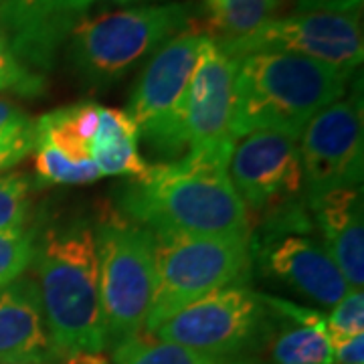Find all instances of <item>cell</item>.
<instances>
[{"instance_id": "cell-1", "label": "cell", "mask_w": 364, "mask_h": 364, "mask_svg": "<svg viewBox=\"0 0 364 364\" xmlns=\"http://www.w3.org/2000/svg\"><path fill=\"white\" fill-rule=\"evenodd\" d=\"M229 154L152 164L119 193V213L156 235H245L251 223L229 178Z\"/></svg>"}, {"instance_id": "cell-2", "label": "cell", "mask_w": 364, "mask_h": 364, "mask_svg": "<svg viewBox=\"0 0 364 364\" xmlns=\"http://www.w3.org/2000/svg\"><path fill=\"white\" fill-rule=\"evenodd\" d=\"M35 286L61 360L107 348L95 231L83 219L47 227L35 243Z\"/></svg>"}, {"instance_id": "cell-3", "label": "cell", "mask_w": 364, "mask_h": 364, "mask_svg": "<svg viewBox=\"0 0 364 364\" xmlns=\"http://www.w3.org/2000/svg\"><path fill=\"white\" fill-rule=\"evenodd\" d=\"M354 71L289 53L237 57L231 140L272 130L299 138L320 109L344 97Z\"/></svg>"}, {"instance_id": "cell-4", "label": "cell", "mask_w": 364, "mask_h": 364, "mask_svg": "<svg viewBox=\"0 0 364 364\" xmlns=\"http://www.w3.org/2000/svg\"><path fill=\"white\" fill-rule=\"evenodd\" d=\"M198 13L193 2H164L79 16L67 37L69 67L83 90H109L164 43L193 28Z\"/></svg>"}, {"instance_id": "cell-5", "label": "cell", "mask_w": 364, "mask_h": 364, "mask_svg": "<svg viewBox=\"0 0 364 364\" xmlns=\"http://www.w3.org/2000/svg\"><path fill=\"white\" fill-rule=\"evenodd\" d=\"M154 235V296L144 332L152 334L182 308L225 286L247 282L251 237Z\"/></svg>"}, {"instance_id": "cell-6", "label": "cell", "mask_w": 364, "mask_h": 364, "mask_svg": "<svg viewBox=\"0 0 364 364\" xmlns=\"http://www.w3.org/2000/svg\"><path fill=\"white\" fill-rule=\"evenodd\" d=\"M95 251L107 346L144 332L154 296V235L119 210L97 223Z\"/></svg>"}, {"instance_id": "cell-7", "label": "cell", "mask_w": 364, "mask_h": 364, "mask_svg": "<svg viewBox=\"0 0 364 364\" xmlns=\"http://www.w3.org/2000/svg\"><path fill=\"white\" fill-rule=\"evenodd\" d=\"M275 322L263 294L237 282L188 304L150 336L210 356L245 358L265 348Z\"/></svg>"}, {"instance_id": "cell-8", "label": "cell", "mask_w": 364, "mask_h": 364, "mask_svg": "<svg viewBox=\"0 0 364 364\" xmlns=\"http://www.w3.org/2000/svg\"><path fill=\"white\" fill-rule=\"evenodd\" d=\"M251 261L273 282L294 289L322 308H332L350 286L316 235L306 200L261 219L251 233Z\"/></svg>"}, {"instance_id": "cell-9", "label": "cell", "mask_w": 364, "mask_h": 364, "mask_svg": "<svg viewBox=\"0 0 364 364\" xmlns=\"http://www.w3.org/2000/svg\"><path fill=\"white\" fill-rule=\"evenodd\" d=\"M203 33L195 26L182 31L158 49L136 79L128 114L140 130V140L164 158L176 160L186 152L184 100L198 59Z\"/></svg>"}, {"instance_id": "cell-10", "label": "cell", "mask_w": 364, "mask_h": 364, "mask_svg": "<svg viewBox=\"0 0 364 364\" xmlns=\"http://www.w3.org/2000/svg\"><path fill=\"white\" fill-rule=\"evenodd\" d=\"M219 45L231 57L259 51L289 53L356 71L364 55L363 18L346 13H294L267 21L243 39L219 41Z\"/></svg>"}, {"instance_id": "cell-11", "label": "cell", "mask_w": 364, "mask_h": 364, "mask_svg": "<svg viewBox=\"0 0 364 364\" xmlns=\"http://www.w3.org/2000/svg\"><path fill=\"white\" fill-rule=\"evenodd\" d=\"M229 178L249 219L251 215L263 219L298 203L304 198L298 138L272 130L241 136L231 146Z\"/></svg>"}, {"instance_id": "cell-12", "label": "cell", "mask_w": 364, "mask_h": 364, "mask_svg": "<svg viewBox=\"0 0 364 364\" xmlns=\"http://www.w3.org/2000/svg\"><path fill=\"white\" fill-rule=\"evenodd\" d=\"M304 198L363 186L364 128L360 97H340L308 122L298 138Z\"/></svg>"}, {"instance_id": "cell-13", "label": "cell", "mask_w": 364, "mask_h": 364, "mask_svg": "<svg viewBox=\"0 0 364 364\" xmlns=\"http://www.w3.org/2000/svg\"><path fill=\"white\" fill-rule=\"evenodd\" d=\"M237 57L223 51L213 35H203L195 71L184 100V140L188 154L231 150V114ZM184 152V154H186Z\"/></svg>"}, {"instance_id": "cell-14", "label": "cell", "mask_w": 364, "mask_h": 364, "mask_svg": "<svg viewBox=\"0 0 364 364\" xmlns=\"http://www.w3.org/2000/svg\"><path fill=\"white\" fill-rule=\"evenodd\" d=\"M85 9L87 0H0V28L23 65L51 69Z\"/></svg>"}, {"instance_id": "cell-15", "label": "cell", "mask_w": 364, "mask_h": 364, "mask_svg": "<svg viewBox=\"0 0 364 364\" xmlns=\"http://www.w3.org/2000/svg\"><path fill=\"white\" fill-rule=\"evenodd\" d=\"M316 235L350 289L364 286L363 186H342L306 200Z\"/></svg>"}, {"instance_id": "cell-16", "label": "cell", "mask_w": 364, "mask_h": 364, "mask_svg": "<svg viewBox=\"0 0 364 364\" xmlns=\"http://www.w3.org/2000/svg\"><path fill=\"white\" fill-rule=\"evenodd\" d=\"M61 360L43 318L35 279L21 277L0 289V363Z\"/></svg>"}, {"instance_id": "cell-17", "label": "cell", "mask_w": 364, "mask_h": 364, "mask_svg": "<svg viewBox=\"0 0 364 364\" xmlns=\"http://www.w3.org/2000/svg\"><path fill=\"white\" fill-rule=\"evenodd\" d=\"M102 104H81L57 107L35 122V142L51 146L71 162H91V140L100 128Z\"/></svg>"}, {"instance_id": "cell-18", "label": "cell", "mask_w": 364, "mask_h": 364, "mask_svg": "<svg viewBox=\"0 0 364 364\" xmlns=\"http://www.w3.org/2000/svg\"><path fill=\"white\" fill-rule=\"evenodd\" d=\"M277 316V314H275ZM272 364H332L334 348L320 330L277 316L265 342Z\"/></svg>"}, {"instance_id": "cell-19", "label": "cell", "mask_w": 364, "mask_h": 364, "mask_svg": "<svg viewBox=\"0 0 364 364\" xmlns=\"http://www.w3.org/2000/svg\"><path fill=\"white\" fill-rule=\"evenodd\" d=\"M114 364H263L257 356L223 358L168 344L150 334H138L114 348Z\"/></svg>"}, {"instance_id": "cell-20", "label": "cell", "mask_w": 364, "mask_h": 364, "mask_svg": "<svg viewBox=\"0 0 364 364\" xmlns=\"http://www.w3.org/2000/svg\"><path fill=\"white\" fill-rule=\"evenodd\" d=\"M282 0H205L208 28L217 41H239L272 21Z\"/></svg>"}, {"instance_id": "cell-21", "label": "cell", "mask_w": 364, "mask_h": 364, "mask_svg": "<svg viewBox=\"0 0 364 364\" xmlns=\"http://www.w3.org/2000/svg\"><path fill=\"white\" fill-rule=\"evenodd\" d=\"M35 150V119L21 105L0 97V174L14 168Z\"/></svg>"}, {"instance_id": "cell-22", "label": "cell", "mask_w": 364, "mask_h": 364, "mask_svg": "<svg viewBox=\"0 0 364 364\" xmlns=\"http://www.w3.org/2000/svg\"><path fill=\"white\" fill-rule=\"evenodd\" d=\"M35 172L43 184H90L102 178L93 162H71L47 144L35 142Z\"/></svg>"}, {"instance_id": "cell-23", "label": "cell", "mask_w": 364, "mask_h": 364, "mask_svg": "<svg viewBox=\"0 0 364 364\" xmlns=\"http://www.w3.org/2000/svg\"><path fill=\"white\" fill-rule=\"evenodd\" d=\"M35 243V229L21 227L13 231H0V289L21 279L33 265Z\"/></svg>"}, {"instance_id": "cell-24", "label": "cell", "mask_w": 364, "mask_h": 364, "mask_svg": "<svg viewBox=\"0 0 364 364\" xmlns=\"http://www.w3.org/2000/svg\"><path fill=\"white\" fill-rule=\"evenodd\" d=\"M47 90L43 73L25 67L11 49L0 28V93H14L21 97H39Z\"/></svg>"}, {"instance_id": "cell-25", "label": "cell", "mask_w": 364, "mask_h": 364, "mask_svg": "<svg viewBox=\"0 0 364 364\" xmlns=\"http://www.w3.org/2000/svg\"><path fill=\"white\" fill-rule=\"evenodd\" d=\"M31 188L26 174H0V231L25 227L31 215Z\"/></svg>"}, {"instance_id": "cell-26", "label": "cell", "mask_w": 364, "mask_h": 364, "mask_svg": "<svg viewBox=\"0 0 364 364\" xmlns=\"http://www.w3.org/2000/svg\"><path fill=\"white\" fill-rule=\"evenodd\" d=\"M332 312L326 316L328 324V340L338 346L346 340L364 334V294L363 289H350L336 306L330 308Z\"/></svg>"}, {"instance_id": "cell-27", "label": "cell", "mask_w": 364, "mask_h": 364, "mask_svg": "<svg viewBox=\"0 0 364 364\" xmlns=\"http://www.w3.org/2000/svg\"><path fill=\"white\" fill-rule=\"evenodd\" d=\"M363 0H296V13L360 14Z\"/></svg>"}, {"instance_id": "cell-28", "label": "cell", "mask_w": 364, "mask_h": 364, "mask_svg": "<svg viewBox=\"0 0 364 364\" xmlns=\"http://www.w3.org/2000/svg\"><path fill=\"white\" fill-rule=\"evenodd\" d=\"M95 2H114V4H130V2H142V0H87V9Z\"/></svg>"}, {"instance_id": "cell-29", "label": "cell", "mask_w": 364, "mask_h": 364, "mask_svg": "<svg viewBox=\"0 0 364 364\" xmlns=\"http://www.w3.org/2000/svg\"><path fill=\"white\" fill-rule=\"evenodd\" d=\"M0 364H25V363H0Z\"/></svg>"}]
</instances>
